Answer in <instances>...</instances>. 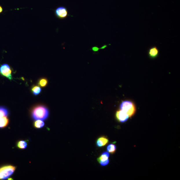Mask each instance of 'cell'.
Returning a JSON list of instances; mask_svg holds the SVG:
<instances>
[{
    "instance_id": "1",
    "label": "cell",
    "mask_w": 180,
    "mask_h": 180,
    "mask_svg": "<svg viewBox=\"0 0 180 180\" xmlns=\"http://www.w3.org/2000/svg\"><path fill=\"white\" fill-rule=\"evenodd\" d=\"M32 116L35 120H45L49 117V109L44 105H39L34 107L32 111Z\"/></svg>"
},
{
    "instance_id": "2",
    "label": "cell",
    "mask_w": 180,
    "mask_h": 180,
    "mask_svg": "<svg viewBox=\"0 0 180 180\" xmlns=\"http://www.w3.org/2000/svg\"><path fill=\"white\" fill-rule=\"evenodd\" d=\"M120 109L128 114L129 117H132L136 111L135 104L133 102L129 100L122 101L120 104Z\"/></svg>"
},
{
    "instance_id": "3",
    "label": "cell",
    "mask_w": 180,
    "mask_h": 180,
    "mask_svg": "<svg viewBox=\"0 0 180 180\" xmlns=\"http://www.w3.org/2000/svg\"><path fill=\"white\" fill-rule=\"evenodd\" d=\"M16 169L11 165L4 166L0 168V180L7 179L12 175Z\"/></svg>"
},
{
    "instance_id": "4",
    "label": "cell",
    "mask_w": 180,
    "mask_h": 180,
    "mask_svg": "<svg viewBox=\"0 0 180 180\" xmlns=\"http://www.w3.org/2000/svg\"><path fill=\"white\" fill-rule=\"evenodd\" d=\"M0 74L2 76L12 80V70L10 65L7 64L1 65L0 67Z\"/></svg>"
},
{
    "instance_id": "5",
    "label": "cell",
    "mask_w": 180,
    "mask_h": 180,
    "mask_svg": "<svg viewBox=\"0 0 180 180\" xmlns=\"http://www.w3.org/2000/svg\"><path fill=\"white\" fill-rule=\"evenodd\" d=\"M54 14L57 18L60 19H66L69 16L67 9L64 6H60L54 11Z\"/></svg>"
},
{
    "instance_id": "6",
    "label": "cell",
    "mask_w": 180,
    "mask_h": 180,
    "mask_svg": "<svg viewBox=\"0 0 180 180\" xmlns=\"http://www.w3.org/2000/svg\"><path fill=\"white\" fill-rule=\"evenodd\" d=\"M109 153L107 152H104L98 158V161L102 166H106L109 163Z\"/></svg>"
},
{
    "instance_id": "7",
    "label": "cell",
    "mask_w": 180,
    "mask_h": 180,
    "mask_svg": "<svg viewBox=\"0 0 180 180\" xmlns=\"http://www.w3.org/2000/svg\"><path fill=\"white\" fill-rule=\"evenodd\" d=\"M115 116L116 119L121 122H126L129 118L128 114L121 109L116 111Z\"/></svg>"
},
{
    "instance_id": "8",
    "label": "cell",
    "mask_w": 180,
    "mask_h": 180,
    "mask_svg": "<svg viewBox=\"0 0 180 180\" xmlns=\"http://www.w3.org/2000/svg\"><path fill=\"white\" fill-rule=\"evenodd\" d=\"M109 140L105 136L98 138L96 142V145L98 147H104L108 144Z\"/></svg>"
},
{
    "instance_id": "9",
    "label": "cell",
    "mask_w": 180,
    "mask_h": 180,
    "mask_svg": "<svg viewBox=\"0 0 180 180\" xmlns=\"http://www.w3.org/2000/svg\"><path fill=\"white\" fill-rule=\"evenodd\" d=\"M159 49L155 46L151 47L148 50V55L150 58H157L158 56L159 55Z\"/></svg>"
},
{
    "instance_id": "10",
    "label": "cell",
    "mask_w": 180,
    "mask_h": 180,
    "mask_svg": "<svg viewBox=\"0 0 180 180\" xmlns=\"http://www.w3.org/2000/svg\"><path fill=\"white\" fill-rule=\"evenodd\" d=\"M9 123V120L7 116L0 117V128H5Z\"/></svg>"
},
{
    "instance_id": "11",
    "label": "cell",
    "mask_w": 180,
    "mask_h": 180,
    "mask_svg": "<svg viewBox=\"0 0 180 180\" xmlns=\"http://www.w3.org/2000/svg\"><path fill=\"white\" fill-rule=\"evenodd\" d=\"M9 113L8 109L6 107L0 106V117L7 116Z\"/></svg>"
},
{
    "instance_id": "12",
    "label": "cell",
    "mask_w": 180,
    "mask_h": 180,
    "mask_svg": "<svg viewBox=\"0 0 180 180\" xmlns=\"http://www.w3.org/2000/svg\"><path fill=\"white\" fill-rule=\"evenodd\" d=\"M32 91L35 95H37L41 93V89L40 87L38 85H34L32 87Z\"/></svg>"
},
{
    "instance_id": "13",
    "label": "cell",
    "mask_w": 180,
    "mask_h": 180,
    "mask_svg": "<svg viewBox=\"0 0 180 180\" xmlns=\"http://www.w3.org/2000/svg\"><path fill=\"white\" fill-rule=\"evenodd\" d=\"M48 83L47 79L45 78H42L39 79L38 81V86L42 87H45L47 86Z\"/></svg>"
},
{
    "instance_id": "14",
    "label": "cell",
    "mask_w": 180,
    "mask_h": 180,
    "mask_svg": "<svg viewBox=\"0 0 180 180\" xmlns=\"http://www.w3.org/2000/svg\"><path fill=\"white\" fill-rule=\"evenodd\" d=\"M45 126V122L43 120H36L34 123V126L35 128H43Z\"/></svg>"
},
{
    "instance_id": "15",
    "label": "cell",
    "mask_w": 180,
    "mask_h": 180,
    "mask_svg": "<svg viewBox=\"0 0 180 180\" xmlns=\"http://www.w3.org/2000/svg\"><path fill=\"white\" fill-rule=\"evenodd\" d=\"M116 148L115 144H110L107 147V150L109 153L113 154L115 152Z\"/></svg>"
},
{
    "instance_id": "16",
    "label": "cell",
    "mask_w": 180,
    "mask_h": 180,
    "mask_svg": "<svg viewBox=\"0 0 180 180\" xmlns=\"http://www.w3.org/2000/svg\"><path fill=\"white\" fill-rule=\"evenodd\" d=\"M17 148L21 149H25L27 146V143L24 140H20L17 142Z\"/></svg>"
},
{
    "instance_id": "17",
    "label": "cell",
    "mask_w": 180,
    "mask_h": 180,
    "mask_svg": "<svg viewBox=\"0 0 180 180\" xmlns=\"http://www.w3.org/2000/svg\"><path fill=\"white\" fill-rule=\"evenodd\" d=\"M100 48H99L97 47H94L92 48L91 50L94 52H97L100 49Z\"/></svg>"
},
{
    "instance_id": "18",
    "label": "cell",
    "mask_w": 180,
    "mask_h": 180,
    "mask_svg": "<svg viewBox=\"0 0 180 180\" xmlns=\"http://www.w3.org/2000/svg\"><path fill=\"white\" fill-rule=\"evenodd\" d=\"M3 10L2 6L0 5V14L3 12Z\"/></svg>"
},
{
    "instance_id": "19",
    "label": "cell",
    "mask_w": 180,
    "mask_h": 180,
    "mask_svg": "<svg viewBox=\"0 0 180 180\" xmlns=\"http://www.w3.org/2000/svg\"><path fill=\"white\" fill-rule=\"evenodd\" d=\"M107 47V45H104V46H102V47L101 48H100V49H105V48H106V47Z\"/></svg>"
}]
</instances>
